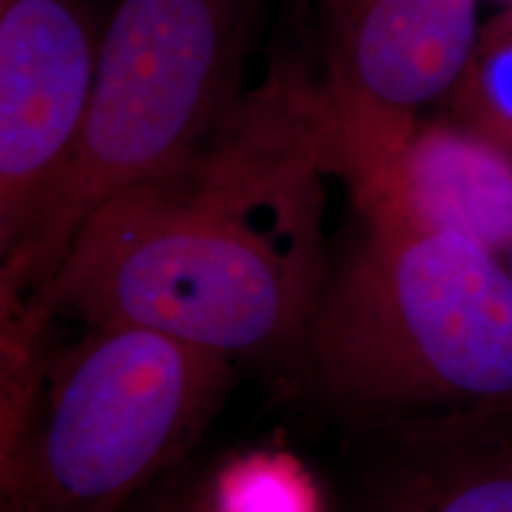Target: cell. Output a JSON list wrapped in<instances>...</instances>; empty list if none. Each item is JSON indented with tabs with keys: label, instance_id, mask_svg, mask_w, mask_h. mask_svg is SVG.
Returning a JSON list of instances; mask_svg holds the SVG:
<instances>
[{
	"label": "cell",
	"instance_id": "cell-6",
	"mask_svg": "<svg viewBox=\"0 0 512 512\" xmlns=\"http://www.w3.org/2000/svg\"><path fill=\"white\" fill-rule=\"evenodd\" d=\"M102 36L88 0H0V249L19 252L67 169Z\"/></svg>",
	"mask_w": 512,
	"mask_h": 512
},
{
	"label": "cell",
	"instance_id": "cell-2",
	"mask_svg": "<svg viewBox=\"0 0 512 512\" xmlns=\"http://www.w3.org/2000/svg\"><path fill=\"white\" fill-rule=\"evenodd\" d=\"M363 230L325 275L294 354L358 420L512 408V271L482 242L358 207Z\"/></svg>",
	"mask_w": 512,
	"mask_h": 512
},
{
	"label": "cell",
	"instance_id": "cell-12",
	"mask_svg": "<svg viewBox=\"0 0 512 512\" xmlns=\"http://www.w3.org/2000/svg\"><path fill=\"white\" fill-rule=\"evenodd\" d=\"M503 259H505V266H508V268H510V271H512V249H510V252H508V254H505V256H503Z\"/></svg>",
	"mask_w": 512,
	"mask_h": 512
},
{
	"label": "cell",
	"instance_id": "cell-9",
	"mask_svg": "<svg viewBox=\"0 0 512 512\" xmlns=\"http://www.w3.org/2000/svg\"><path fill=\"white\" fill-rule=\"evenodd\" d=\"M460 124L512 152V15L482 29L463 79L453 88Z\"/></svg>",
	"mask_w": 512,
	"mask_h": 512
},
{
	"label": "cell",
	"instance_id": "cell-14",
	"mask_svg": "<svg viewBox=\"0 0 512 512\" xmlns=\"http://www.w3.org/2000/svg\"><path fill=\"white\" fill-rule=\"evenodd\" d=\"M510 8H512V0H510Z\"/></svg>",
	"mask_w": 512,
	"mask_h": 512
},
{
	"label": "cell",
	"instance_id": "cell-10",
	"mask_svg": "<svg viewBox=\"0 0 512 512\" xmlns=\"http://www.w3.org/2000/svg\"><path fill=\"white\" fill-rule=\"evenodd\" d=\"M216 512H320L309 472L285 453H252L223 467L211 484Z\"/></svg>",
	"mask_w": 512,
	"mask_h": 512
},
{
	"label": "cell",
	"instance_id": "cell-7",
	"mask_svg": "<svg viewBox=\"0 0 512 512\" xmlns=\"http://www.w3.org/2000/svg\"><path fill=\"white\" fill-rule=\"evenodd\" d=\"M358 512H512V408L384 427Z\"/></svg>",
	"mask_w": 512,
	"mask_h": 512
},
{
	"label": "cell",
	"instance_id": "cell-13",
	"mask_svg": "<svg viewBox=\"0 0 512 512\" xmlns=\"http://www.w3.org/2000/svg\"><path fill=\"white\" fill-rule=\"evenodd\" d=\"M505 12H510V15H512V8H508V10H505Z\"/></svg>",
	"mask_w": 512,
	"mask_h": 512
},
{
	"label": "cell",
	"instance_id": "cell-3",
	"mask_svg": "<svg viewBox=\"0 0 512 512\" xmlns=\"http://www.w3.org/2000/svg\"><path fill=\"white\" fill-rule=\"evenodd\" d=\"M252 0H119L67 169L19 252L3 299L34 294L95 207L200 147L240 102Z\"/></svg>",
	"mask_w": 512,
	"mask_h": 512
},
{
	"label": "cell",
	"instance_id": "cell-1",
	"mask_svg": "<svg viewBox=\"0 0 512 512\" xmlns=\"http://www.w3.org/2000/svg\"><path fill=\"white\" fill-rule=\"evenodd\" d=\"M325 176H339L320 76L273 64L192 155L95 207L29 306L133 325L228 358L297 351L328 266Z\"/></svg>",
	"mask_w": 512,
	"mask_h": 512
},
{
	"label": "cell",
	"instance_id": "cell-8",
	"mask_svg": "<svg viewBox=\"0 0 512 512\" xmlns=\"http://www.w3.org/2000/svg\"><path fill=\"white\" fill-rule=\"evenodd\" d=\"M358 207L453 230L505 256L512 249V152L465 124H422Z\"/></svg>",
	"mask_w": 512,
	"mask_h": 512
},
{
	"label": "cell",
	"instance_id": "cell-5",
	"mask_svg": "<svg viewBox=\"0 0 512 512\" xmlns=\"http://www.w3.org/2000/svg\"><path fill=\"white\" fill-rule=\"evenodd\" d=\"M479 0H320L337 174L373 185L453 93L479 43Z\"/></svg>",
	"mask_w": 512,
	"mask_h": 512
},
{
	"label": "cell",
	"instance_id": "cell-11",
	"mask_svg": "<svg viewBox=\"0 0 512 512\" xmlns=\"http://www.w3.org/2000/svg\"><path fill=\"white\" fill-rule=\"evenodd\" d=\"M121 512H216V508L209 482H183L136 498Z\"/></svg>",
	"mask_w": 512,
	"mask_h": 512
},
{
	"label": "cell",
	"instance_id": "cell-4",
	"mask_svg": "<svg viewBox=\"0 0 512 512\" xmlns=\"http://www.w3.org/2000/svg\"><path fill=\"white\" fill-rule=\"evenodd\" d=\"M233 358L91 325L57 358L34 422H5L3 512H121L219 411Z\"/></svg>",
	"mask_w": 512,
	"mask_h": 512
}]
</instances>
